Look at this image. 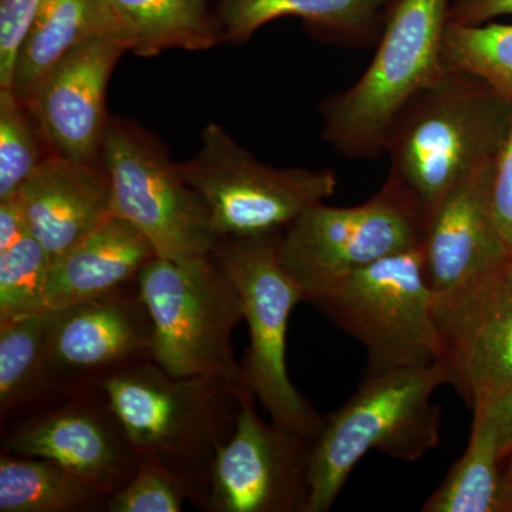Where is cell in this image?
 <instances>
[{"label":"cell","instance_id":"obj_33","mask_svg":"<svg viewBox=\"0 0 512 512\" xmlns=\"http://www.w3.org/2000/svg\"><path fill=\"white\" fill-rule=\"evenodd\" d=\"M474 413L484 414L485 419L493 427L501 456L507 457L512 451V387L490 407Z\"/></svg>","mask_w":512,"mask_h":512},{"label":"cell","instance_id":"obj_12","mask_svg":"<svg viewBox=\"0 0 512 512\" xmlns=\"http://www.w3.org/2000/svg\"><path fill=\"white\" fill-rule=\"evenodd\" d=\"M433 309L446 384L473 413L490 407L512 387L510 264L434 293Z\"/></svg>","mask_w":512,"mask_h":512},{"label":"cell","instance_id":"obj_35","mask_svg":"<svg viewBox=\"0 0 512 512\" xmlns=\"http://www.w3.org/2000/svg\"><path fill=\"white\" fill-rule=\"evenodd\" d=\"M510 266H511V269H512V258H511Z\"/></svg>","mask_w":512,"mask_h":512},{"label":"cell","instance_id":"obj_4","mask_svg":"<svg viewBox=\"0 0 512 512\" xmlns=\"http://www.w3.org/2000/svg\"><path fill=\"white\" fill-rule=\"evenodd\" d=\"M451 0H392L372 62L352 87L323 101V140L348 158H376L413 97L447 73Z\"/></svg>","mask_w":512,"mask_h":512},{"label":"cell","instance_id":"obj_2","mask_svg":"<svg viewBox=\"0 0 512 512\" xmlns=\"http://www.w3.org/2000/svg\"><path fill=\"white\" fill-rule=\"evenodd\" d=\"M141 458H154L187 481L202 508L218 450L237 429L242 389L214 377H177L154 360L101 384Z\"/></svg>","mask_w":512,"mask_h":512},{"label":"cell","instance_id":"obj_6","mask_svg":"<svg viewBox=\"0 0 512 512\" xmlns=\"http://www.w3.org/2000/svg\"><path fill=\"white\" fill-rule=\"evenodd\" d=\"M138 285L153 320V360L161 369L237 383L232 336L244 311L237 286L214 255L184 262L156 258Z\"/></svg>","mask_w":512,"mask_h":512},{"label":"cell","instance_id":"obj_19","mask_svg":"<svg viewBox=\"0 0 512 512\" xmlns=\"http://www.w3.org/2000/svg\"><path fill=\"white\" fill-rule=\"evenodd\" d=\"M392 0H222L218 18L225 40L244 43L266 23L299 18L316 36L367 49L382 36Z\"/></svg>","mask_w":512,"mask_h":512},{"label":"cell","instance_id":"obj_29","mask_svg":"<svg viewBox=\"0 0 512 512\" xmlns=\"http://www.w3.org/2000/svg\"><path fill=\"white\" fill-rule=\"evenodd\" d=\"M46 0H0V89H10L19 47Z\"/></svg>","mask_w":512,"mask_h":512},{"label":"cell","instance_id":"obj_27","mask_svg":"<svg viewBox=\"0 0 512 512\" xmlns=\"http://www.w3.org/2000/svg\"><path fill=\"white\" fill-rule=\"evenodd\" d=\"M12 89H0V200L16 194L49 156L40 151L42 128Z\"/></svg>","mask_w":512,"mask_h":512},{"label":"cell","instance_id":"obj_25","mask_svg":"<svg viewBox=\"0 0 512 512\" xmlns=\"http://www.w3.org/2000/svg\"><path fill=\"white\" fill-rule=\"evenodd\" d=\"M443 59L447 69L476 77L512 103V25L448 23Z\"/></svg>","mask_w":512,"mask_h":512},{"label":"cell","instance_id":"obj_24","mask_svg":"<svg viewBox=\"0 0 512 512\" xmlns=\"http://www.w3.org/2000/svg\"><path fill=\"white\" fill-rule=\"evenodd\" d=\"M473 427L463 457L427 498L423 512H508L504 458L493 427L484 414L473 413Z\"/></svg>","mask_w":512,"mask_h":512},{"label":"cell","instance_id":"obj_8","mask_svg":"<svg viewBox=\"0 0 512 512\" xmlns=\"http://www.w3.org/2000/svg\"><path fill=\"white\" fill-rule=\"evenodd\" d=\"M178 168L207 205L218 239L284 232L303 211L332 197L338 188L332 170L259 163L215 123L202 131L200 150Z\"/></svg>","mask_w":512,"mask_h":512},{"label":"cell","instance_id":"obj_5","mask_svg":"<svg viewBox=\"0 0 512 512\" xmlns=\"http://www.w3.org/2000/svg\"><path fill=\"white\" fill-rule=\"evenodd\" d=\"M281 235L220 239L212 255L237 286L249 328L238 386L254 394L274 423L315 439L323 416L293 386L286 367L289 319L306 295L279 261Z\"/></svg>","mask_w":512,"mask_h":512},{"label":"cell","instance_id":"obj_7","mask_svg":"<svg viewBox=\"0 0 512 512\" xmlns=\"http://www.w3.org/2000/svg\"><path fill=\"white\" fill-rule=\"evenodd\" d=\"M308 302L362 343L366 372L439 362L434 292L424 275L421 247L356 269Z\"/></svg>","mask_w":512,"mask_h":512},{"label":"cell","instance_id":"obj_22","mask_svg":"<svg viewBox=\"0 0 512 512\" xmlns=\"http://www.w3.org/2000/svg\"><path fill=\"white\" fill-rule=\"evenodd\" d=\"M57 311L45 309L0 323V430L56 399L46 352Z\"/></svg>","mask_w":512,"mask_h":512},{"label":"cell","instance_id":"obj_13","mask_svg":"<svg viewBox=\"0 0 512 512\" xmlns=\"http://www.w3.org/2000/svg\"><path fill=\"white\" fill-rule=\"evenodd\" d=\"M0 451L55 461L109 498L141 460L103 387L63 394L0 430Z\"/></svg>","mask_w":512,"mask_h":512},{"label":"cell","instance_id":"obj_31","mask_svg":"<svg viewBox=\"0 0 512 512\" xmlns=\"http://www.w3.org/2000/svg\"><path fill=\"white\" fill-rule=\"evenodd\" d=\"M504 15H512V0H451L448 23L476 26Z\"/></svg>","mask_w":512,"mask_h":512},{"label":"cell","instance_id":"obj_20","mask_svg":"<svg viewBox=\"0 0 512 512\" xmlns=\"http://www.w3.org/2000/svg\"><path fill=\"white\" fill-rule=\"evenodd\" d=\"M103 33L117 35L106 0H46L19 47L10 89L30 106L57 64Z\"/></svg>","mask_w":512,"mask_h":512},{"label":"cell","instance_id":"obj_3","mask_svg":"<svg viewBox=\"0 0 512 512\" xmlns=\"http://www.w3.org/2000/svg\"><path fill=\"white\" fill-rule=\"evenodd\" d=\"M443 384L439 362L366 372L313 440L308 512L329 511L369 451L414 463L439 446L441 409L431 399Z\"/></svg>","mask_w":512,"mask_h":512},{"label":"cell","instance_id":"obj_23","mask_svg":"<svg viewBox=\"0 0 512 512\" xmlns=\"http://www.w3.org/2000/svg\"><path fill=\"white\" fill-rule=\"evenodd\" d=\"M107 501L55 461L0 451V512H107Z\"/></svg>","mask_w":512,"mask_h":512},{"label":"cell","instance_id":"obj_10","mask_svg":"<svg viewBox=\"0 0 512 512\" xmlns=\"http://www.w3.org/2000/svg\"><path fill=\"white\" fill-rule=\"evenodd\" d=\"M426 225L413 202L386 180L355 207L312 205L279 238V261L306 302L336 279L423 245Z\"/></svg>","mask_w":512,"mask_h":512},{"label":"cell","instance_id":"obj_11","mask_svg":"<svg viewBox=\"0 0 512 512\" xmlns=\"http://www.w3.org/2000/svg\"><path fill=\"white\" fill-rule=\"evenodd\" d=\"M242 389L237 429L211 467L207 512H308L313 437L265 421Z\"/></svg>","mask_w":512,"mask_h":512},{"label":"cell","instance_id":"obj_34","mask_svg":"<svg viewBox=\"0 0 512 512\" xmlns=\"http://www.w3.org/2000/svg\"><path fill=\"white\" fill-rule=\"evenodd\" d=\"M504 485L508 512H512V451L504 458Z\"/></svg>","mask_w":512,"mask_h":512},{"label":"cell","instance_id":"obj_28","mask_svg":"<svg viewBox=\"0 0 512 512\" xmlns=\"http://www.w3.org/2000/svg\"><path fill=\"white\" fill-rule=\"evenodd\" d=\"M192 501L190 485L154 458L143 457L136 474L107 501V512H180Z\"/></svg>","mask_w":512,"mask_h":512},{"label":"cell","instance_id":"obj_1","mask_svg":"<svg viewBox=\"0 0 512 512\" xmlns=\"http://www.w3.org/2000/svg\"><path fill=\"white\" fill-rule=\"evenodd\" d=\"M511 116V101L450 69L400 111L387 134V180L413 202L426 228L461 181L493 163Z\"/></svg>","mask_w":512,"mask_h":512},{"label":"cell","instance_id":"obj_9","mask_svg":"<svg viewBox=\"0 0 512 512\" xmlns=\"http://www.w3.org/2000/svg\"><path fill=\"white\" fill-rule=\"evenodd\" d=\"M101 163L109 173L114 214L133 224L158 258L184 262L214 252L220 239L207 205L151 134L109 119Z\"/></svg>","mask_w":512,"mask_h":512},{"label":"cell","instance_id":"obj_32","mask_svg":"<svg viewBox=\"0 0 512 512\" xmlns=\"http://www.w3.org/2000/svg\"><path fill=\"white\" fill-rule=\"evenodd\" d=\"M28 218L18 192L0 200V252L29 234Z\"/></svg>","mask_w":512,"mask_h":512},{"label":"cell","instance_id":"obj_30","mask_svg":"<svg viewBox=\"0 0 512 512\" xmlns=\"http://www.w3.org/2000/svg\"><path fill=\"white\" fill-rule=\"evenodd\" d=\"M491 202L498 229L512 258V116L491 171Z\"/></svg>","mask_w":512,"mask_h":512},{"label":"cell","instance_id":"obj_15","mask_svg":"<svg viewBox=\"0 0 512 512\" xmlns=\"http://www.w3.org/2000/svg\"><path fill=\"white\" fill-rule=\"evenodd\" d=\"M127 47L114 33L90 37L49 73L30 109L46 143L60 156L100 161L109 117L106 92Z\"/></svg>","mask_w":512,"mask_h":512},{"label":"cell","instance_id":"obj_26","mask_svg":"<svg viewBox=\"0 0 512 512\" xmlns=\"http://www.w3.org/2000/svg\"><path fill=\"white\" fill-rule=\"evenodd\" d=\"M52 255L32 234L0 252V323L45 311Z\"/></svg>","mask_w":512,"mask_h":512},{"label":"cell","instance_id":"obj_16","mask_svg":"<svg viewBox=\"0 0 512 512\" xmlns=\"http://www.w3.org/2000/svg\"><path fill=\"white\" fill-rule=\"evenodd\" d=\"M493 163L444 198L424 234V275L443 293L510 264L511 254L495 221L491 202Z\"/></svg>","mask_w":512,"mask_h":512},{"label":"cell","instance_id":"obj_14","mask_svg":"<svg viewBox=\"0 0 512 512\" xmlns=\"http://www.w3.org/2000/svg\"><path fill=\"white\" fill-rule=\"evenodd\" d=\"M154 326L140 285L57 311L46 352L56 396L101 387L110 377L153 360Z\"/></svg>","mask_w":512,"mask_h":512},{"label":"cell","instance_id":"obj_17","mask_svg":"<svg viewBox=\"0 0 512 512\" xmlns=\"http://www.w3.org/2000/svg\"><path fill=\"white\" fill-rule=\"evenodd\" d=\"M29 231L52 258L114 214L109 173L100 161L49 154L18 191Z\"/></svg>","mask_w":512,"mask_h":512},{"label":"cell","instance_id":"obj_18","mask_svg":"<svg viewBox=\"0 0 512 512\" xmlns=\"http://www.w3.org/2000/svg\"><path fill=\"white\" fill-rule=\"evenodd\" d=\"M156 258L148 239L133 224L113 214L53 259L46 284V308L62 311L138 284L141 272Z\"/></svg>","mask_w":512,"mask_h":512},{"label":"cell","instance_id":"obj_21","mask_svg":"<svg viewBox=\"0 0 512 512\" xmlns=\"http://www.w3.org/2000/svg\"><path fill=\"white\" fill-rule=\"evenodd\" d=\"M127 52L141 57L164 50H208L225 40L208 0H106Z\"/></svg>","mask_w":512,"mask_h":512}]
</instances>
